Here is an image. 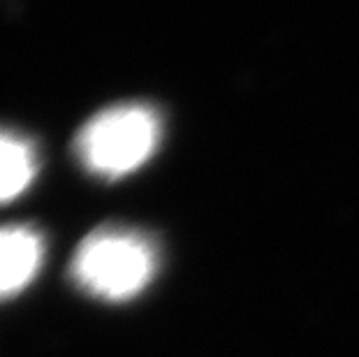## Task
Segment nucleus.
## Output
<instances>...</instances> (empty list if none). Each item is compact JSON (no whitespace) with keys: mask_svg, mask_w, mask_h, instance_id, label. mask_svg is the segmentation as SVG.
<instances>
[{"mask_svg":"<svg viewBox=\"0 0 359 357\" xmlns=\"http://www.w3.org/2000/svg\"><path fill=\"white\" fill-rule=\"evenodd\" d=\"M158 271V248L142 230L102 225L81 239L70 262V278L81 292L107 302L137 297Z\"/></svg>","mask_w":359,"mask_h":357,"instance_id":"1","label":"nucleus"},{"mask_svg":"<svg viewBox=\"0 0 359 357\" xmlns=\"http://www.w3.org/2000/svg\"><path fill=\"white\" fill-rule=\"evenodd\" d=\"M163 137L160 114L144 102L114 105L79 128L74 156L93 177L123 179L149 161Z\"/></svg>","mask_w":359,"mask_h":357,"instance_id":"2","label":"nucleus"},{"mask_svg":"<svg viewBox=\"0 0 359 357\" xmlns=\"http://www.w3.org/2000/svg\"><path fill=\"white\" fill-rule=\"evenodd\" d=\"M44 237L30 225H0V299L14 297L37 276Z\"/></svg>","mask_w":359,"mask_h":357,"instance_id":"3","label":"nucleus"},{"mask_svg":"<svg viewBox=\"0 0 359 357\" xmlns=\"http://www.w3.org/2000/svg\"><path fill=\"white\" fill-rule=\"evenodd\" d=\"M40 170V158L30 137L0 128V204L28 191Z\"/></svg>","mask_w":359,"mask_h":357,"instance_id":"4","label":"nucleus"}]
</instances>
